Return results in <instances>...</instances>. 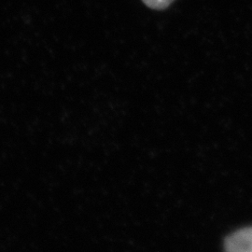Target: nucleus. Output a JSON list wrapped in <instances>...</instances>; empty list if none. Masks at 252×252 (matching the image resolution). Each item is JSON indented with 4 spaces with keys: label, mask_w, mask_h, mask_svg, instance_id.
I'll return each instance as SVG.
<instances>
[{
    "label": "nucleus",
    "mask_w": 252,
    "mask_h": 252,
    "mask_svg": "<svg viewBox=\"0 0 252 252\" xmlns=\"http://www.w3.org/2000/svg\"><path fill=\"white\" fill-rule=\"evenodd\" d=\"M224 247L227 252H252V227L244 228L229 235Z\"/></svg>",
    "instance_id": "nucleus-1"
},
{
    "label": "nucleus",
    "mask_w": 252,
    "mask_h": 252,
    "mask_svg": "<svg viewBox=\"0 0 252 252\" xmlns=\"http://www.w3.org/2000/svg\"><path fill=\"white\" fill-rule=\"evenodd\" d=\"M174 0H143L145 4L153 9H163L167 8Z\"/></svg>",
    "instance_id": "nucleus-2"
}]
</instances>
